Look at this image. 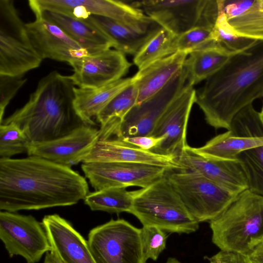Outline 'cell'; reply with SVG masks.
<instances>
[{"label": "cell", "instance_id": "obj_23", "mask_svg": "<svg viewBox=\"0 0 263 263\" xmlns=\"http://www.w3.org/2000/svg\"><path fill=\"white\" fill-rule=\"evenodd\" d=\"M134 77L120 79L106 85L93 88L75 87L74 107L76 111L86 125H96L93 118L120 92L134 83Z\"/></svg>", "mask_w": 263, "mask_h": 263}, {"label": "cell", "instance_id": "obj_35", "mask_svg": "<svg viewBox=\"0 0 263 263\" xmlns=\"http://www.w3.org/2000/svg\"><path fill=\"white\" fill-rule=\"evenodd\" d=\"M213 29L196 27L176 36L174 43L175 52H185L189 54L215 42L212 38Z\"/></svg>", "mask_w": 263, "mask_h": 263}, {"label": "cell", "instance_id": "obj_24", "mask_svg": "<svg viewBox=\"0 0 263 263\" xmlns=\"http://www.w3.org/2000/svg\"><path fill=\"white\" fill-rule=\"evenodd\" d=\"M222 9L237 34L263 41V0H223Z\"/></svg>", "mask_w": 263, "mask_h": 263}, {"label": "cell", "instance_id": "obj_10", "mask_svg": "<svg viewBox=\"0 0 263 263\" xmlns=\"http://www.w3.org/2000/svg\"><path fill=\"white\" fill-rule=\"evenodd\" d=\"M29 6L35 16L49 11L76 19L85 20L90 15L109 17L136 29H142L148 17L141 10L119 1L114 0H30Z\"/></svg>", "mask_w": 263, "mask_h": 263}, {"label": "cell", "instance_id": "obj_14", "mask_svg": "<svg viewBox=\"0 0 263 263\" xmlns=\"http://www.w3.org/2000/svg\"><path fill=\"white\" fill-rule=\"evenodd\" d=\"M68 64L72 68L70 77L74 85L83 88H98L122 79L131 66L124 53L111 49L81 57Z\"/></svg>", "mask_w": 263, "mask_h": 263}, {"label": "cell", "instance_id": "obj_3", "mask_svg": "<svg viewBox=\"0 0 263 263\" xmlns=\"http://www.w3.org/2000/svg\"><path fill=\"white\" fill-rule=\"evenodd\" d=\"M75 87L70 76L52 71L40 80L25 105L1 124H16L32 143L65 136L84 124L74 107Z\"/></svg>", "mask_w": 263, "mask_h": 263}, {"label": "cell", "instance_id": "obj_30", "mask_svg": "<svg viewBox=\"0 0 263 263\" xmlns=\"http://www.w3.org/2000/svg\"><path fill=\"white\" fill-rule=\"evenodd\" d=\"M176 36L162 28L135 55L134 64L141 70L154 62L174 53V41Z\"/></svg>", "mask_w": 263, "mask_h": 263}, {"label": "cell", "instance_id": "obj_32", "mask_svg": "<svg viewBox=\"0 0 263 263\" xmlns=\"http://www.w3.org/2000/svg\"><path fill=\"white\" fill-rule=\"evenodd\" d=\"M237 159L245 172L248 189L263 197V145L242 152Z\"/></svg>", "mask_w": 263, "mask_h": 263}, {"label": "cell", "instance_id": "obj_31", "mask_svg": "<svg viewBox=\"0 0 263 263\" xmlns=\"http://www.w3.org/2000/svg\"><path fill=\"white\" fill-rule=\"evenodd\" d=\"M220 11L212 30L214 41L221 48L232 54L244 51L257 40L240 36L233 30L222 10V0H219Z\"/></svg>", "mask_w": 263, "mask_h": 263}, {"label": "cell", "instance_id": "obj_34", "mask_svg": "<svg viewBox=\"0 0 263 263\" xmlns=\"http://www.w3.org/2000/svg\"><path fill=\"white\" fill-rule=\"evenodd\" d=\"M228 130L239 137H262L263 124L259 112L252 104L245 106L234 117Z\"/></svg>", "mask_w": 263, "mask_h": 263}, {"label": "cell", "instance_id": "obj_39", "mask_svg": "<svg viewBox=\"0 0 263 263\" xmlns=\"http://www.w3.org/2000/svg\"><path fill=\"white\" fill-rule=\"evenodd\" d=\"M215 263H252L247 255L220 251L210 258Z\"/></svg>", "mask_w": 263, "mask_h": 263}, {"label": "cell", "instance_id": "obj_36", "mask_svg": "<svg viewBox=\"0 0 263 263\" xmlns=\"http://www.w3.org/2000/svg\"><path fill=\"white\" fill-rule=\"evenodd\" d=\"M141 237L145 259L156 260L166 248L168 237L166 232L155 227L143 226Z\"/></svg>", "mask_w": 263, "mask_h": 263}, {"label": "cell", "instance_id": "obj_13", "mask_svg": "<svg viewBox=\"0 0 263 263\" xmlns=\"http://www.w3.org/2000/svg\"><path fill=\"white\" fill-rule=\"evenodd\" d=\"M81 168L95 191L132 186L144 188L171 171L156 165L119 162H83Z\"/></svg>", "mask_w": 263, "mask_h": 263}, {"label": "cell", "instance_id": "obj_12", "mask_svg": "<svg viewBox=\"0 0 263 263\" xmlns=\"http://www.w3.org/2000/svg\"><path fill=\"white\" fill-rule=\"evenodd\" d=\"M189 83L183 65L162 89L131 109L116 138L151 135L160 118Z\"/></svg>", "mask_w": 263, "mask_h": 263}, {"label": "cell", "instance_id": "obj_25", "mask_svg": "<svg viewBox=\"0 0 263 263\" xmlns=\"http://www.w3.org/2000/svg\"><path fill=\"white\" fill-rule=\"evenodd\" d=\"M88 18L110 39L116 50L124 54L135 55L162 28L158 25L148 30L142 31L105 16L92 15Z\"/></svg>", "mask_w": 263, "mask_h": 263}, {"label": "cell", "instance_id": "obj_19", "mask_svg": "<svg viewBox=\"0 0 263 263\" xmlns=\"http://www.w3.org/2000/svg\"><path fill=\"white\" fill-rule=\"evenodd\" d=\"M93 162L139 163L163 167L171 171L183 170L175 156L145 151L116 138L98 139L83 162Z\"/></svg>", "mask_w": 263, "mask_h": 263}, {"label": "cell", "instance_id": "obj_40", "mask_svg": "<svg viewBox=\"0 0 263 263\" xmlns=\"http://www.w3.org/2000/svg\"><path fill=\"white\" fill-rule=\"evenodd\" d=\"M247 256L252 263H263V240Z\"/></svg>", "mask_w": 263, "mask_h": 263}, {"label": "cell", "instance_id": "obj_17", "mask_svg": "<svg viewBox=\"0 0 263 263\" xmlns=\"http://www.w3.org/2000/svg\"><path fill=\"white\" fill-rule=\"evenodd\" d=\"M183 170L196 173L231 192L239 194L248 189L247 177L240 161L206 158L186 144L177 157Z\"/></svg>", "mask_w": 263, "mask_h": 263}, {"label": "cell", "instance_id": "obj_6", "mask_svg": "<svg viewBox=\"0 0 263 263\" xmlns=\"http://www.w3.org/2000/svg\"><path fill=\"white\" fill-rule=\"evenodd\" d=\"M131 5L176 36L196 27L213 29L220 11L219 0H148Z\"/></svg>", "mask_w": 263, "mask_h": 263}, {"label": "cell", "instance_id": "obj_28", "mask_svg": "<svg viewBox=\"0 0 263 263\" xmlns=\"http://www.w3.org/2000/svg\"><path fill=\"white\" fill-rule=\"evenodd\" d=\"M261 145L263 137H239L228 130L213 137L202 146L194 148L198 154L208 159L233 160L238 159L242 152Z\"/></svg>", "mask_w": 263, "mask_h": 263}, {"label": "cell", "instance_id": "obj_41", "mask_svg": "<svg viewBox=\"0 0 263 263\" xmlns=\"http://www.w3.org/2000/svg\"><path fill=\"white\" fill-rule=\"evenodd\" d=\"M43 263H63L54 250L46 254Z\"/></svg>", "mask_w": 263, "mask_h": 263}, {"label": "cell", "instance_id": "obj_29", "mask_svg": "<svg viewBox=\"0 0 263 263\" xmlns=\"http://www.w3.org/2000/svg\"><path fill=\"white\" fill-rule=\"evenodd\" d=\"M133 200V191L125 187H110L89 193L84 199L92 211L116 214L129 213Z\"/></svg>", "mask_w": 263, "mask_h": 263}, {"label": "cell", "instance_id": "obj_16", "mask_svg": "<svg viewBox=\"0 0 263 263\" xmlns=\"http://www.w3.org/2000/svg\"><path fill=\"white\" fill-rule=\"evenodd\" d=\"M99 133L97 128L83 124L60 138L32 143L27 153L70 167L83 162L98 140Z\"/></svg>", "mask_w": 263, "mask_h": 263}, {"label": "cell", "instance_id": "obj_4", "mask_svg": "<svg viewBox=\"0 0 263 263\" xmlns=\"http://www.w3.org/2000/svg\"><path fill=\"white\" fill-rule=\"evenodd\" d=\"M209 222L212 241L221 251L247 255L263 240V197L248 189Z\"/></svg>", "mask_w": 263, "mask_h": 263}, {"label": "cell", "instance_id": "obj_33", "mask_svg": "<svg viewBox=\"0 0 263 263\" xmlns=\"http://www.w3.org/2000/svg\"><path fill=\"white\" fill-rule=\"evenodd\" d=\"M31 143L27 136L16 124H1V158H10L14 155L27 153Z\"/></svg>", "mask_w": 263, "mask_h": 263}, {"label": "cell", "instance_id": "obj_1", "mask_svg": "<svg viewBox=\"0 0 263 263\" xmlns=\"http://www.w3.org/2000/svg\"><path fill=\"white\" fill-rule=\"evenodd\" d=\"M89 193L71 167L29 156L0 158V210L16 212L76 204Z\"/></svg>", "mask_w": 263, "mask_h": 263}, {"label": "cell", "instance_id": "obj_5", "mask_svg": "<svg viewBox=\"0 0 263 263\" xmlns=\"http://www.w3.org/2000/svg\"><path fill=\"white\" fill-rule=\"evenodd\" d=\"M133 194L129 213L143 226L179 234L194 233L199 229V222L188 211L166 175Z\"/></svg>", "mask_w": 263, "mask_h": 263}, {"label": "cell", "instance_id": "obj_9", "mask_svg": "<svg viewBox=\"0 0 263 263\" xmlns=\"http://www.w3.org/2000/svg\"><path fill=\"white\" fill-rule=\"evenodd\" d=\"M88 243L96 263H146L141 229L123 219H111L91 229Z\"/></svg>", "mask_w": 263, "mask_h": 263}, {"label": "cell", "instance_id": "obj_44", "mask_svg": "<svg viewBox=\"0 0 263 263\" xmlns=\"http://www.w3.org/2000/svg\"><path fill=\"white\" fill-rule=\"evenodd\" d=\"M210 263H215V262L214 261H210Z\"/></svg>", "mask_w": 263, "mask_h": 263}, {"label": "cell", "instance_id": "obj_8", "mask_svg": "<svg viewBox=\"0 0 263 263\" xmlns=\"http://www.w3.org/2000/svg\"><path fill=\"white\" fill-rule=\"evenodd\" d=\"M173 171H168L166 176L188 211L199 222L216 218L238 195L196 173L188 170Z\"/></svg>", "mask_w": 263, "mask_h": 263}, {"label": "cell", "instance_id": "obj_38", "mask_svg": "<svg viewBox=\"0 0 263 263\" xmlns=\"http://www.w3.org/2000/svg\"><path fill=\"white\" fill-rule=\"evenodd\" d=\"M164 139V137L147 135L127 137L120 140L142 149L151 151L158 146Z\"/></svg>", "mask_w": 263, "mask_h": 263}, {"label": "cell", "instance_id": "obj_15", "mask_svg": "<svg viewBox=\"0 0 263 263\" xmlns=\"http://www.w3.org/2000/svg\"><path fill=\"white\" fill-rule=\"evenodd\" d=\"M196 90L189 83L172 103L157 123L151 136L164 140L151 151L177 157L187 144L186 131L190 112L196 103Z\"/></svg>", "mask_w": 263, "mask_h": 263}, {"label": "cell", "instance_id": "obj_11", "mask_svg": "<svg viewBox=\"0 0 263 263\" xmlns=\"http://www.w3.org/2000/svg\"><path fill=\"white\" fill-rule=\"evenodd\" d=\"M0 239L10 257L22 256L27 263L38 262L52 250L42 222L31 215L1 211Z\"/></svg>", "mask_w": 263, "mask_h": 263}, {"label": "cell", "instance_id": "obj_21", "mask_svg": "<svg viewBox=\"0 0 263 263\" xmlns=\"http://www.w3.org/2000/svg\"><path fill=\"white\" fill-rule=\"evenodd\" d=\"M40 16L60 28L88 54L115 47L110 39L88 18L76 19L49 11H43L35 18Z\"/></svg>", "mask_w": 263, "mask_h": 263}, {"label": "cell", "instance_id": "obj_18", "mask_svg": "<svg viewBox=\"0 0 263 263\" xmlns=\"http://www.w3.org/2000/svg\"><path fill=\"white\" fill-rule=\"evenodd\" d=\"M26 26L32 45L42 60L49 59L69 63L88 55L60 28L41 16L26 24Z\"/></svg>", "mask_w": 263, "mask_h": 263}, {"label": "cell", "instance_id": "obj_37", "mask_svg": "<svg viewBox=\"0 0 263 263\" xmlns=\"http://www.w3.org/2000/svg\"><path fill=\"white\" fill-rule=\"evenodd\" d=\"M23 76L0 75V123L3 120L5 109L19 89L26 82Z\"/></svg>", "mask_w": 263, "mask_h": 263}, {"label": "cell", "instance_id": "obj_27", "mask_svg": "<svg viewBox=\"0 0 263 263\" xmlns=\"http://www.w3.org/2000/svg\"><path fill=\"white\" fill-rule=\"evenodd\" d=\"M234 55L216 43L190 53L184 64L189 83L194 86L206 80L221 69Z\"/></svg>", "mask_w": 263, "mask_h": 263}, {"label": "cell", "instance_id": "obj_2", "mask_svg": "<svg viewBox=\"0 0 263 263\" xmlns=\"http://www.w3.org/2000/svg\"><path fill=\"white\" fill-rule=\"evenodd\" d=\"M263 97V41L233 55L196 91V103L207 123L230 128L236 114Z\"/></svg>", "mask_w": 263, "mask_h": 263}, {"label": "cell", "instance_id": "obj_7", "mask_svg": "<svg viewBox=\"0 0 263 263\" xmlns=\"http://www.w3.org/2000/svg\"><path fill=\"white\" fill-rule=\"evenodd\" d=\"M42 59L34 48L26 24L13 1H0V75L23 76L40 66Z\"/></svg>", "mask_w": 263, "mask_h": 263}, {"label": "cell", "instance_id": "obj_20", "mask_svg": "<svg viewBox=\"0 0 263 263\" xmlns=\"http://www.w3.org/2000/svg\"><path fill=\"white\" fill-rule=\"evenodd\" d=\"M42 222L52 249L63 263H96L87 240L70 222L58 214L46 215Z\"/></svg>", "mask_w": 263, "mask_h": 263}, {"label": "cell", "instance_id": "obj_42", "mask_svg": "<svg viewBox=\"0 0 263 263\" xmlns=\"http://www.w3.org/2000/svg\"><path fill=\"white\" fill-rule=\"evenodd\" d=\"M165 263H182L178 259L175 257H169Z\"/></svg>", "mask_w": 263, "mask_h": 263}, {"label": "cell", "instance_id": "obj_26", "mask_svg": "<svg viewBox=\"0 0 263 263\" xmlns=\"http://www.w3.org/2000/svg\"><path fill=\"white\" fill-rule=\"evenodd\" d=\"M138 96V88L134 82L116 96L98 114L96 119L100 124L99 139L117 136L125 117L136 105Z\"/></svg>", "mask_w": 263, "mask_h": 263}, {"label": "cell", "instance_id": "obj_22", "mask_svg": "<svg viewBox=\"0 0 263 263\" xmlns=\"http://www.w3.org/2000/svg\"><path fill=\"white\" fill-rule=\"evenodd\" d=\"M189 54L177 51L139 70L134 76L138 90L136 105L162 89L182 69Z\"/></svg>", "mask_w": 263, "mask_h": 263}, {"label": "cell", "instance_id": "obj_43", "mask_svg": "<svg viewBox=\"0 0 263 263\" xmlns=\"http://www.w3.org/2000/svg\"><path fill=\"white\" fill-rule=\"evenodd\" d=\"M259 113H260V119H261L262 123L263 124V105H262L261 111L259 112Z\"/></svg>", "mask_w": 263, "mask_h": 263}]
</instances>
